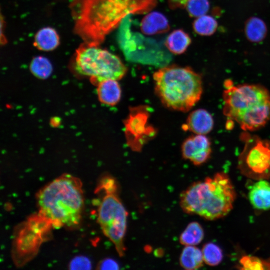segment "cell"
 I'll list each match as a JSON object with an SVG mask.
<instances>
[{
	"label": "cell",
	"mask_w": 270,
	"mask_h": 270,
	"mask_svg": "<svg viewBox=\"0 0 270 270\" xmlns=\"http://www.w3.org/2000/svg\"><path fill=\"white\" fill-rule=\"evenodd\" d=\"M248 195L250 204L256 209L264 210L270 208V183L266 180L254 183Z\"/></svg>",
	"instance_id": "11"
},
{
	"label": "cell",
	"mask_w": 270,
	"mask_h": 270,
	"mask_svg": "<svg viewBox=\"0 0 270 270\" xmlns=\"http://www.w3.org/2000/svg\"><path fill=\"white\" fill-rule=\"evenodd\" d=\"M190 42V38L187 33L182 30H176L168 36L165 45L172 53L180 54L186 50Z\"/></svg>",
	"instance_id": "16"
},
{
	"label": "cell",
	"mask_w": 270,
	"mask_h": 270,
	"mask_svg": "<svg viewBox=\"0 0 270 270\" xmlns=\"http://www.w3.org/2000/svg\"><path fill=\"white\" fill-rule=\"evenodd\" d=\"M97 190L104 194L98 206V222L104 234L114 244L118 255L122 256L126 251L124 239L128 212L118 196L116 182L111 177H104Z\"/></svg>",
	"instance_id": "6"
},
{
	"label": "cell",
	"mask_w": 270,
	"mask_h": 270,
	"mask_svg": "<svg viewBox=\"0 0 270 270\" xmlns=\"http://www.w3.org/2000/svg\"><path fill=\"white\" fill-rule=\"evenodd\" d=\"M204 237V230L196 222H191L186 226L180 236V243L184 246H196Z\"/></svg>",
	"instance_id": "17"
},
{
	"label": "cell",
	"mask_w": 270,
	"mask_h": 270,
	"mask_svg": "<svg viewBox=\"0 0 270 270\" xmlns=\"http://www.w3.org/2000/svg\"><path fill=\"white\" fill-rule=\"evenodd\" d=\"M74 66L78 74L88 77L96 86L107 80H119L127 70L116 56L99 46L84 42L76 50Z\"/></svg>",
	"instance_id": "7"
},
{
	"label": "cell",
	"mask_w": 270,
	"mask_h": 270,
	"mask_svg": "<svg viewBox=\"0 0 270 270\" xmlns=\"http://www.w3.org/2000/svg\"><path fill=\"white\" fill-rule=\"evenodd\" d=\"M59 43V36L56 32L50 27L40 29L37 32L34 37V46L38 49L44 51L55 49Z\"/></svg>",
	"instance_id": "15"
},
{
	"label": "cell",
	"mask_w": 270,
	"mask_h": 270,
	"mask_svg": "<svg viewBox=\"0 0 270 270\" xmlns=\"http://www.w3.org/2000/svg\"><path fill=\"white\" fill-rule=\"evenodd\" d=\"M204 258L202 250L195 246H186L180 257V266L185 270H194L202 266Z\"/></svg>",
	"instance_id": "14"
},
{
	"label": "cell",
	"mask_w": 270,
	"mask_h": 270,
	"mask_svg": "<svg viewBox=\"0 0 270 270\" xmlns=\"http://www.w3.org/2000/svg\"><path fill=\"white\" fill-rule=\"evenodd\" d=\"M214 124L211 114L206 110L200 108L190 113L184 128L195 134H206L212 130Z\"/></svg>",
	"instance_id": "10"
},
{
	"label": "cell",
	"mask_w": 270,
	"mask_h": 270,
	"mask_svg": "<svg viewBox=\"0 0 270 270\" xmlns=\"http://www.w3.org/2000/svg\"><path fill=\"white\" fill-rule=\"evenodd\" d=\"M99 269H110L116 270L119 268L118 263L110 258H106L102 260L98 266Z\"/></svg>",
	"instance_id": "25"
},
{
	"label": "cell",
	"mask_w": 270,
	"mask_h": 270,
	"mask_svg": "<svg viewBox=\"0 0 270 270\" xmlns=\"http://www.w3.org/2000/svg\"><path fill=\"white\" fill-rule=\"evenodd\" d=\"M172 8L185 7L188 0H166Z\"/></svg>",
	"instance_id": "26"
},
{
	"label": "cell",
	"mask_w": 270,
	"mask_h": 270,
	"mask_svg": "<svg viewBox=\"0 0 270 270\" xmlns=\"http://www.w3.org/2000/svg\"><path fill=\"white\" fill-rule=\"evenodd\" d=\"M245 34L248 40L252 42H260L266 36L267 28L266 24L261 19L252 18L246 22Z\"/></svg>",
	"instance_id": "18"
},
{
	"label": "cell",
	"mask_w": 270,
	"mask_h": 270,
	"mask_svg": "<svg viewBox=\"0 0 270 270\" xmlns=\"http://www.w3.org/2000/svg\"><path fill=\"white\" fill-rule=\"evenodd\" d=\"M236 198L229 176L220 172L190 184L181 193L180 206L186 214L212 220L228 214L233 208Z\"/></svg>",
	"instance_id": "3"
},
{
	"label": "cell",
	"mask_w": 270,
	"mask_h": 270,
	"mask_svg": "<svg viewBox=\"0 0 270 270\" xmlns=\"http://www.w3.org/2000/svg\"><path fill=\"white\" fill-rule=\"evenodd\" d=\"M244 148L238 159V168L246 177L256 180L270 178V140L244 131L240 135Z\"/></svg>",
	"instance_id": "8"
},
{
	"label": "cell",
	"mask_w": 270,
	"mask_h": 270,
	"mask_svg": "<svg viewBox=\"0 0 270 270\" xmlns=\"http://www.w3.org/2000/svg\"><path fill=\"white\" fill-rule=\"evenodd\" d=\"M240 269L246 270H270V260L256 256L245 255L240 260Z\"/></svg>",
	"instance_id": "22"
},
{
	"label": "cell",
	"mask_w": 270,
	"mask_h": 270,
	"mask_svg": "<svg viewBox=\"0 0 270 270\" xmlns=\"http://www.w3.org/2000/svg\"><path fill=\"white\" fill-rule=\"evenodd\" d=\"M185 8L190 16L196 18L206 14L209 2L208 0H188Z\"/></svg>",
	"instance_id": "23"
},
{
	"label": "cell",
	"mask_w": 270,
	"mask_h": 270,
	"mask_svg": "<svg viewBox=\"0 0 270 270\" xmlns=\"http://www.w3.org/2000/svg\"><path fill=\"white\" fill-rule=\"evenodd\" d=\"M97 93L100 101L108 106L116 104L121 98L120 86L116 80H107L97 85Z\"/></svg>",
	"instance_id": "13"
},
{
	"label": "cell",
	"mask_w": 270,
	"mask_h": 270,
	"mask_svg": "<svg viewBox=\"0 0 270 270\" xmlns=\"http://www.w3.org/2000/svg\"><path fill=\"white\" fill-rule=\"evenodd\" d=\"M212 150L210 141L205 134L190 136L182 145L183 158L196 166L206 162L210 158Z\"/></svg>",
	"instance_id": "9"
},
{
	"label": "cell",
	"mask_w": 270,
	"mask_h": 270,
	"mask_svg": "<svg viewBox=\"0 0 270 270\" xmlns=\"http://www.w3.org/2000/svg\"><path fill=\"white\" fill-rule=\"evenodd\" d=\"M153 79L156 95L168 108L186 112L201 98L202 78L189 67L164 66L154 73Z\"/></svg>",
	"instance_id": "5"
},
{
	"label": "cell",
	"mask_w": 270,
	"mask_h": 270,
	"mask_svg": "<svg viewBox=\"0 0 270 270\" xmlns=\"http://www.w3.org/2000/svg\"><path fill=\"white\" fill-rule=\"evenodd\" d=\"M204 262L210 266L218 265L222 260L223 255L220 248L216 244H206L202 250Z\"/></svg>",
	"instance_id": "21"
},
{
	"label": "cell",
	"mask_w": 270,
	"mask_h": 270,
	"mask_svg": "<svg viewBox=\"0 0 270 270\" xmlns=\"http://www.w3.org/2000/svg\"><path fill=\"white\" fill-rule=\"evenodd\" d=\"M192 26L196 34L202 36H210L215 32L218 24L212 16L204 14L196 18Z\"/></svg>",
	"instance_id": "19"
},
{
	"label": "cell",
	"mask_w": 270,
	"mask_h": 270,
	"mask_svg": "<svg viewBox=\"0 0 270 270\" xmlns=\"http://www.w3.org/2000/svg\"><path fill=\"white\" fill-rule=\"evenodd\" d=\"M52 66L46 58L37 56L34 58L30 64V70L32 74L40 78H48L52 72Z\"/></svg>",
	"instance_id": "20"
},
{
	"label": "cell",
	"mask_w": 270,
	"mask_h": 270,
	"mask_svg": "<svg viewBox=\"0 0 270 270\" xmlns=\"http://www.w3.org/2000/svg\"><path fill=\"white\" fill-rule=\"evenodd\" d=\"M70 266V269H90L91 264L87 258L78 256L72 260Z\"/></svg>",
	"instance_id": "24"
},
{
	"label": "cell",
	"mask_w": 270,
	"mask_h": 270,
	"mask_svg": "<svg viewBox=\"0 0 270 270\" xmlns=\"http://www.w3.org/2000/svg\"><path fill=\"white\" fill-rule=\"evenodd\" d=\"M157 0H72L74 31L84 42L99 46L129 14L150 12Z\"/></svg>",
	"instance_id": "1"
},
{
	"label": "cell",
	"mask_w": 270,
	"mask_h": 270,
	"mask_svg": "<svg viewBox=\"0 0 270 270\" xmlns=\"http://www.w3.org/2000/svg\"><path fill=\"white\" fill-rule=\"evenodd\" d=\"M36 200L40 216L55 228L79 224L84 206L80 180L63 174L42 188Z\"/></svg>",
	"instance_id": "2"
},
{
	"label": "cell",
	"mask_w": 270,
	"mask_h": 270,
	"mask_svg": "<svg viewBox=\"0 0 270 270\" xmlns=\"http://www.w3.org/2000/svg\"><path fill=\"white\" fill-rule=\"evenodd\" d=\"M223 113L228 120L235 121L244 131L264 127L270 120V92L260 84L234 86L224 82Z\"/></svg>",
	"instance_id": "4"
},
{
	"label": "cell",
	"mask_w": 270,
	"mask_h": 270,
	"mask_svg": "<svg viewBox=\"0 0 270 270\" xmlns=\"http://www.w3.org/2000/svg\"><path fill=\"white\" fill-rule=\"evenodd\" d=\"M170 29L167 18L161 13L154 12L146 14L140 23L142 32L148 35L166 32Z\"/></svg>",
	"instance_id": "12"
}]
</instances>
